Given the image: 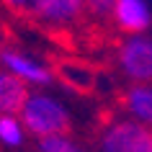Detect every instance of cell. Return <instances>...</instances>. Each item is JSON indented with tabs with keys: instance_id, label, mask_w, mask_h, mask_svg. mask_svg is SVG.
Wrapping results in <instances>:
<instances>
[{
	"instance_id": "cell-11",
	"label": "cell",
	"mask_w": 152,
	"mask_h": 152,
	"mask_svg": "<svg viewBox=\"0 0 152 152\" xmlns=\"http://www.w3.org/2000/svg\"><path fill=\"white\" fill-rule=\"evenodd\" d=\"M39 150L41 152H90L80 144H75L70 137H47V139H41L39 142Z\"/></svg>"
},
{
	"instance_id": "cell-5",
	"label": "cell",
	"mask_w": 152,
	"mask_h": 152,
	"mask_svg": "<svg viewBox=\"0 0 152 152\" xmlns=\"http://www.w3.org/2000/svg\"><path fill=\"white\" fill-rule=\"evenodd\" d=\"M111 13L119 28L134 34V36L144 34L152 23V10L147 5V0H116Z\"/></svg>"
},
{
	"instance_id": "cell-4",
	"label": "cell",
	"mask_w": 152,
	"mask_h": 152,
	"mask_svg": "<svg viewBox=\"0 0 152 152\" xmlns=\"http://www.w3.org/2000/svg\"><path fill=\"white\" fill-rule=\"evenodd\" d=\"M0 62L5 64V72L16 75L21 83H36V85L52 83V70H47L41 62L21 54L16 49H0Z\"/></svg>"
},
{
	"instance_id": "cell-3",
	"label": "cell",
	"mask_w": 152,
	"mask_h": 152,
	"mask_svg": "<svg viewBox=\"0 0 152 152\" xmlns=\"http://www.w3.org/2000/svg\"><path fill=\"white\" fill-rule=\"evenodd\" d=\"M119 62L126 77L139 83H152V36H132L121 44Z\"/></svg>"
},
{
	"instance_id": "cell-7",
	"label": "cell",
	"mask_w": 152,
	"mask_h": 152,
	"mask_svg": "<svg viewBox=\"0 0 152 152\" xmlns=\"http://www.w3.org/2000/svg\"><path fill=\"white\" fill-rule=\"evenodd\" d=\"M124 108L129 111L132 121L152 129V83L132 85L124 96Z\"/></svg>"
},
{
	"instance_id": "cell-6",
	"label": "cell",
	"mask_w": 152,
	"mask_h": 152,
	"mask_svg": "<svg viewBox=\"0 0 152 152\" xmlns=\"http://www.w3.org/2000/svg\"><path fill=\"white\" fill-rule=\"evenodd\" d=\"M85 0H34L31 3V13L47 23H70L83 13Z\"/></svg>"
},
{
	"instance_id": "cell-9",
	"label": "cell",
	"mask_w": 152,
	"mask_h": 152,
	"mask_svg": "<svg viewBox=\"0 0 152 152\" xmlns=\"http://www.w3.org/2000/svg\"><path fill=\"white\" fill-rule=\"evenodd\" d=\"M59 77H62L70 88H77V90H88L90 85H93V72L88 70V67H83V64H62L59 67Z\"/></svg>"
},
{
	"instance_id": "cell-10",
	"label": "cell",
	"mask_w": 152,
	"mask_h": 152,
	"mask_svg": "<svg viewBox=\"0 0 152 152\" xmlns=\"http://www.w3.org/2000/svg\"><path fill=\"white\" fill-rule=\"evenodd\" d=\"M0 142L8 147L23 144V124L16 116H0Z\"/></svg>"
},
{
	"instance_id": "cell-12",
	"label": "cell",
	"mask_w": 152,
	"mask_h": 152,
	"mask_svg": "<svg viewBox=\"0 0 152 152\" xmlns=\"http://www.w3.org/2000/svg\"><path fill=\"white\" fill-rule=\"evenodd\" d=\"M113 3L116 0H85V5L93 13H108V10H113Z\"/></svg>"
},
{
	"instance_id": "cell-8",
	"label": "cell",
	"mask_w": 152,
	"mask_h": 152,
	"mask_svg": "<svg viewBox=\"0 0 152 152\" xmlns=\"http://www.w3.org/2000/svg\"><path fill=\"white\" fill-rule=\"evenodd\" d=\"M28 90L16 75L10 72H0V116H16L21 113Z\"/></svg>"
},
{
	"instance_id": "cell-2",
	"label": "cell",
	"mask_w": 152,
	"mask_h": 152,
	"mask_svg": "<svg viewBox=\"0 0 152 152\" xmlns=\"http://www.w3.org/2000/svg\"><path fill=\"white\" fill-rule=\"evenodd\" d=\"M101 152H152V129L132 119L113 121L101 134Z\"/></svg>"
},
{
	"instance_id": "cell-1",
	"label": "cell",
	"mask_w": 152,
	"mask_h": 152,
	"mask_svg": "<svg viewBox=\"0 0 152 152\" xmlns=\"http://www.w3.org/2000/svg\"><path fill=\"white\" fill-rule=\"evenodd\" d=\"M21 124L39 139L62 137L70 129V113L57 98L44 96V93H34V96L26 98L23 108H21Z\"/></svg>"
},
{
	"instance_id": "cell-13",
	"label": "cell",
	"mask_w": 152,
	"mask_h": 152,
	"mask_svg": "<svg viewBox=\"0 0 152 152\" xmlns=\"http://www.w3.org/2000/svg\"><path fill=\"white\" fill-rule=\"evenodd\" d=\"M8 8H13V10H26V8H31V3L34 0H3Z\"/></svg>"
}]
</instances>
